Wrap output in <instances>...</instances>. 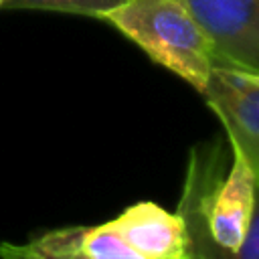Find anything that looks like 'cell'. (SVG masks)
Here are the masks:
<instances>
[{"instance_id": "obj_1", "label": "cell", "mask_w": 259, "mask_h": 259, "mask_svg": "<svg viewBox=\"0 0 259 259\" xmlns=\"http://www.w3.org/2000/svg\"><path fill=\"white\" fill-rule=\"evenodd\" d=\"M97 18L202 95L217 55L212 40L180 0H123Z\"/></svg>"}, {"instance_id": "obj_2", "label": "cell", "mask_w": 259, "mask_h": 259, "mask_svg": "<svg viewBox=\"0 0 259 259\" xmlns=\"http://www.w3.org/2000/svg\"><path fill=\"white\" fill-rule=\"evenodd\" d=\"M231 166L223 172V148L214 140L204 148H190L186 174L194 180L198 202L210 241L237 253L243 245L257 200V178L239 144L231 138Z\"/></svg>"}, {"instance_id": "obj_3", "label": "cell", "mask_w": 259, "mask_h": 259, "mask_svg": "<svg viewBox=\"0 0 259 259\" xmlns=\"http://www.w3.org/2000/svg\"><path fill=\"white\" fill-rule=\"evenodd\" d=\"M214 47L217 65L259 73V0H180Z\"/></svg>"}, {"instance_id": "obj_4", "label": "cell", "mask_w": 259, "mask_h": 259, "mask_svg": "<svg viewBox=\"0 0 259 259\" xmlns=\"http://www.w3.org/2000/svg\"><path fill=\"white\" fill-rule=\"evenodd\" d=\"M202 97L223 123L227 138L243 150L259 184V85L231 67L214 65Z\"/></svg>"}, {"instance_id": "obj_5", "label": "cell", "mask_w": 259, "mask_h": 259, "mask_svg": "<svg viewBox=\"0 0 259 259\" xmlns=\"http://www.w3.org/2000/svg\"><path fill=\"white\" fill-rule=\"evenodd\" d=\"M113 225L146 259H186L188 255V233L182 214L156 202L144 200L123 208Z\"/></svg>"}, {"instance_id": "obj_6", "label": "cell", "mask_w": 259, "mask_h": 259, "mask_svg": "<svg viewBox=\"0 0 259 259\" xmlns=\"http://www.w3.org/2000/svg\"><path fill=\"white\" fill-rule=\"evenodd\" d=\"M176 212H180L186 223V233H188V255L186 257L190 259H259V184H257V200H255L253 219H251L247 237L237 253H229L210 241L206 227H204L196 186L190 178H184V186H182Z\"/></svg>"}, {"instance_id": "obj_7", "label": "cell", "mask_w": 259, "mask_h": 259, "mask_svg": "<svg viewBox=\"0 0 259 259\" xmlns=\"http://www.w3.org/2000/svg\"><path fill=\"white\" fill-rule=\"evenodd\" d=\"M81 227H63L49 231L28 243H2L0 257L6 259H89L79 245Z\"/></svg>"}, {"instance_id": "obj_8", "label": "cell", "mask_w": 259, "mask_h": 259, "mask_svg": "<svg viewBox=\"0 0 259 259\" xmlns=\"http://www.w3.org/2000/svg\"><path fill=\"white\" fill-rule=\"evenodd\" d=\"M79 245L89 259H146L125 241L113 221L95 227H81Z\"/></svg>"}, {"instance_id": "obj_9", "label": "cell", "mask_w": 259, "mask_h": 259, "mask_svg": "<svg viewBox=\"0 0 259 259\" xmlns=\"http://www.w3.org/2000/svg\"><path fill=\"white\" fill-rule=\"evenodd\" d=\"M123 0H6L8 8L16 10H53L97 18L101 12L115 8Z\"/></svg>"}, {"instance_id": "obj_10", "label": "cell", "mask_w": 259, "mask_h": 259, "mask_svg": "<svg viewBox=\"0 0 259 259\" xmlns=\"http://www.w3.org/2000/svg\"><path fill=\"white\" fill-rule=\"evenodd\" d=\"M235 71H237V69H235ZM239 75H241L243 79H247L249 83L259 85V73H245V71H239Z\"/></svg>"}, {"instance_id": "obj_11", "label": "cell", "mask_w": 259, "mask_h": 259, "mask_svg": "<svg viewBox=\"0 0 259 259\" xmlns=\"http://www.w3.org/2000/svg\"><path fill=\"white\" fill-rule=\"evenodd\" d=\"M2 6H6V0H0V8H2Z\"/></svg>"}, {"instance_id": "obj_12", "label": "cell", "mask_w": 259, "mask_h": 259, "mask_svg": "<svg viewBox=\"0 0 259 259\" xmlns=\"http://www.w3.org/2000/svg\"><path fill=\"white\" fill-rule=\"evenodd\" d=\"M0 259H6V257H0Z\"/></svg>"}, {"instance_id": "obj_13", "label": "cell", "mask_w": 259, "mask_h": 259, "mask_svg": "<svg viewBox=\"0 0 259 259\" xmlns=\"http://www.w3.org/2000/svg\"><path fill=\"white\" fill-rule=\"evenodd\" d=\"M186 259H190V257H186Z\"/></svg>"}]
</instances>
